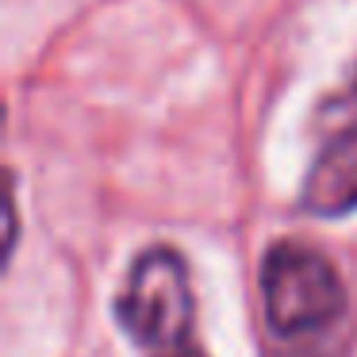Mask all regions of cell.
<instances>
[{
	"mask_svg": "<svg viewBox=\"0 0 357 357\" xmlns=\"http://www.w3.org/2000/svg\"><path fill=\"white\" fill-rule=\"evenodd\" d=\"M265 319L280 338L323 331L346 311V292L334 265L303 242H277L261 265Z\"/></svg>",
	"mask_w": 357,
	"mask_h": 357,
	"instance_id": "cell-1",
	"label": "cell"
},
{
	"mask_svg": "<svg viewBox=\"0 0 357 357\" xmlns=\"http://www.w3.org/2000/svg\"><path fill=\"white\" fill-rule=\"evenodd\" d=\"M331 112L342 119V123H357V77H354V85H349V93L331 104Z\"/></svg>",
	"mask_w": 357,
	"mask_h": 357,
	"instance_id": "cell-4",
	"label": "cell"
},
{
	"mask_svg": "<svg viewBox=\"0 0 357 357\" xmlns=\"http://www.w3.org/2000/svg\"><path fill=\"white\" fill-rule=\"evenodd\" d=\"M162 357H200V354H196V349H185V346H181V349H173V354H162Z\"/></svg>",
	"mask_w": 357,
	"mask_h": 357,
	"instance_id": "cell-5",
	"label": "cell"
},
{
	"mask_svg": "<svg viewBox=\"0 0 357 357\" xmlns=\"http://www.w3.org/2000/svg\"><path fill=\"white\" fill-rule=\"evenodd\" d=\"M192 288H188L185 257L173 246H150L135 257L116 300V315L123 331L139 346L173 354L185 346L192 331Z\"/></svg>",
	"mask_w": 357,
	"mask_h": 357,
	"instance_id": "cell-2",
	"label": "cell"
},
{
	"mask_svg": "<svg viewBox=\"0 0 357 357\" xmlns=\"http://www.w3.org/2000/svg\"><path fill=\"white\" fill-rule=\"evenodd\" d=\"M303 208L326 219L357 211V123H342L319 150L303 181Z\"/></svg>",
	"mask_w": 357,
	"mask_h": 357,
	"instance_id": "cell-3",
	"label": "cell"
}]
</instances>
